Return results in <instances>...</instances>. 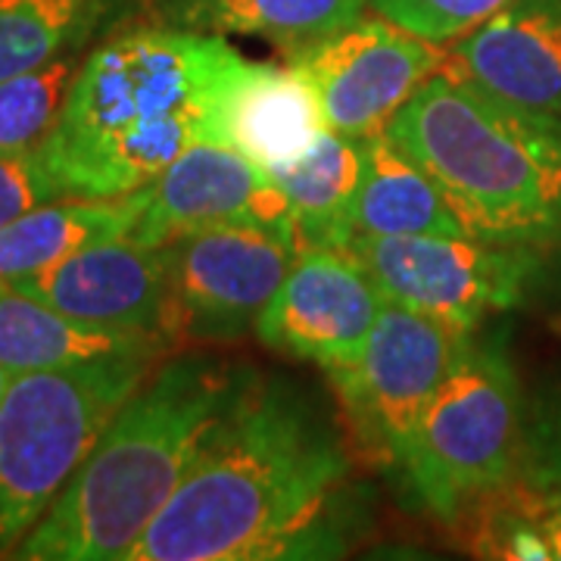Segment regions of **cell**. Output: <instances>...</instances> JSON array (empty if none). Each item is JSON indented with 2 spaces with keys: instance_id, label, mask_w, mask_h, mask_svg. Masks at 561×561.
Here are the masks:
<instances>
[{
  "instance_id": "cell-3",
  "label": "cell",
  "mask_w": 561,
  "mask_h": 561,
  "mask_svg": "<svg viewBox=\"0 0 561 561\" xmlns=\"http://www.w3.org/2000/svg\"><path fill=\"white\" fill-rule=\"evenodd\" d=\"M243 375V365L219 356L160 359L10 559L128 561L187 478Z\"/></svg>"
},
{
  "instance_id": "cell-21",
  "label": "cell",
  "mask_w": 561,
  "mask_h": 561,
  "mask_svg": "<svg viewBox=\"0 0 561 561\" xmlns=\"http://www.w3.org/2000/svg\"><path fill=\"white\" fill-rule=\"evenodd\" d=\"M122 0H0V81L84 50Z\"/></svg>"
},
{
  "instance_id": "cell-7",
  "label": "cell",
  "mask_w": 561,
  "mask_h": 561,
  "mask_svg": "<svg viewBox=\"0 0 561 561\" xmlns=\"http://www.w3.org/2000/svg\"><path fill=\"white\" fill-rule=\"evenodd\" d=\"M471 341L468 331L383 302L359 359L328 371L346 424L371 459L402 468L427 402Z\"/></svg>"
},
{
  "instance_id": "cell-4",
  "label": "cell",
  "mask_w": 561,
  "mask_h": 561,
  "mask_svg": "<svg viewBox=\"0 0 561 561\" xmlns=\"http://www.w3.org/2000/svg\"><path fill=\"white\" fill-rule=\"evenodd\" d=\"M483 243L561 247V119L486 91L443 62L387 125Z\"/></svg>"
},
{
  "instance_id": "cell-18",
  "label": "cell",
  "mask_w": 561,
  "mask_h": 561,
  "mask_svg": "<svg viewBox=\"0 0 561 561\" xmlns=\"http://www.w3.org/2000/svg\"><path fill=\"white\" fill-rule=\"evenodd\" d=\"M365 144L359 197H356V234H449L471 238L459 216L446 203L437 181L412 160L387 131Z\"/></svg>"
},
{
  "instance_id": "cell-15",
  "label": "cell",
  "mask_w": 561,
  "mask_h": 561,
  "mask_svg": "<svg viewBox=\"0 0 561 561\" xmlns=\"http://www.w3.org/2000/svg\"><path fill=\"white\" fill-rule=\"evenodd\" d=\"M328 131L316 88L294 62H253L231 106V147L268 175L297 162Z\"/></svg>"
},
{
  "instance_id": "cell-23",
  "label": "cell",
  "mask_w": 561,
  "mask_h": 561,
  "mask_svg": "<svg viewBox=\"0 0 561 561\" xmlns=\"http://www.w3.org/2000/svg\"><path fill=\"white\" fill-rule=\"evenodd\" d=\"M508 3L512 0H368L378 16L443 47L465 38Z\"/></svg>"
},
{
  "instance_id": "cell-5",
  "label": "cell",
  "mask_w": 561,
  "mask_h": 561,
  "mask_svg": "<svg viewBox=\"0 0 561 561\" xmlns=\"http://www.w3.org/2000/svg\"><path fill=\"white\" fill-rule=\"evenodd\" d=\"M160 359L106 356L10 378L0 400V559L13 556Z\"/></svg>"
},
{
  "instance_id": "cell-17",
  "label": "cell",
  "mask_w": 561,
  "mask_h": 561,
  "mask_svg": "<svg viewBox=\"0 0 561 561\" xmlns=\"http://www.w3.org/2000/svg\"><path fill=\"white\" fill-rule=\"evenodd\" d=\"M150 10L169 28L265 38L290 54L359 20L368 0H150Z\"/></svg>"
},
{
  "instance_id": "cell-6",
  "label": "cell",
  "mask_w": 561,
  "mask_h": 561,
  "mask_svg": "<svg viewBox=\"0 0 561 561\" xmlns=\"http://www.w3.org/2000/svg\"><path fill=\"white\" fill-rule=\"evenodd\" d=\"M524 431L527 405L505 346L471 341L427 402L400 471L421 508L456 524L465 508L522 474Z\"/></svg>"
},
{
  "instance_id": "cell-20",
  "label": "cell",
  "mask_w": 561,
  "mask_h": 561,
  "mask_svg": "<svg viewBox=\"0 0 561 561\" xmlns=\"http://www.w3.org/2000/svg\"><path fill=\"white\" fill-rule=\"evenodd\" d=\"M135 213V194L110 201L57 197L41 203L0 228V280L16 284L91 243L125 238L131 231Z\"/></svg>"
},
{
  "instance_id": "cell-19",
  "label": "cell",
  "mask_w": 561,
  "mask_h": 561,
  "mask_svg": "<svg viewBox=\"0 0 561 561\" xmlns=\"http://www.w3.org/2000/svg\"><path fill=\"white\" fill-rule=\"evenodd\" d=\"M365 144L337 131H324L309 153L272 172L287 194L297 247H350L356 234V197H359Z\"/></svg>"
},
{
  "instance_id": "cell-25",
  "label": "cell",
  "mask_w": 561,
  "mask_h": 561,
  "mask_svg": "<svg viewBox=\"0 0 561 561\" xmlns=\"http://www.w3.org/2000/svg\"><path fill=\"white\" fill-rule=\"evenodd\" d=\"M57 197H62L60 187L50 179L41 150L0 153V228Z\"/></svg>"
},
{
  "instance_id": "cell-1",
  "label": "cell",
  "mask_w": 561,
  "mask_h": 561,
  "mask_svg": "<svg viewBox=\"0 0 561 561\" xmlns=\"http://www.w3.org/2000/svg\"><path fill=\"white\" fill-rule=\"evenodd\" d=\"M350 474V453L300 383L247 368L187 478L128 561H256L309 556Z\"/></svg>"
},
{
  "instance_id": "cell-24",
  "label": "cell",
  "mask_w": 561,
  "mask_h": 561,
  "mask_svg": "<svg viewBox=\"0 0 561 561\" xmlns=\"http://www.w3.org/2000/svg\"><path fill=\"white\" fill-rule=\"evenodd\" d=\"M522 478L561 493V393L542 397L534 412H527Z\"/></svg>"
},
{
  "instance_id": "cell-10",
  "label": "cell",
  "mask_w": 561,
  "mask_h": 561,
  "mask_svg": "<svg viewBox=\"0 0 561 561\" xmlns=\"http://www.w3.org/2000/svg\"><path fill=\"white\" fill-rule=\"evenodd\" d=\"M316 88L331 131L371 138L446 62V47L383 16H365L324 38L284 54Z\"/></svg>"
},
{
  "instance_id": "cell-11",
  "label": "cell",
  "mask_w": 561,
  "mask_h": 561,
  "mask_svg": "<svg viewBox=\"0 0 561 561\" xmlns=\"http://www.w3.org/2000/svg\"><path fill=\"white\" fill-rule=\"evenodd\" d=\"M383 302L350 247H309L297 253L253 334L278 356L337 371L359 359Z\"/></svg>"
},
{
  "instance_id": "cell-2",
  "label": "cell",
  "mask_w": 561,
  "mask_h": 561,
  "mask_svg": "<svg viewBox=\"0 0 561 561\" xmlns=\"http://www.w3.org/2000/svg\"><path fill=\"white\" fill-rule=\"evenodd\" d=\"M250 66L221 35L119 28L84 54L41 160L62 197H128L197 144L231 147Z\"/></svg>"
},
{
  "instance_id": "cell-8",
  "label": "cell",
  "mask_w": 561,
  "mask_h": 561,
  "mask_svg": "<svg viewBox=\"0 0 561 561\" xmlns=\"http://www.w3.org/2000/svg\"><path fill=\"white\" fill-rule=\"evenodd\" d=\"M350 250L387 300L468 334L518 309L542 272V253L449 234H353Z\"/></svg>"
},
{
  "instance_id": "cell-14",
  "label": "cell",
  "mask_w": 561,
  "mask_h": 561,
  "mask_svg": "<svg viewBox=\"0 0 561 561\" xmlns=\"http://www.w3.org/2000/svg\"><path fill=\"white\" fill-rule=\"evenodd\" d=\"M446 66L505 101L561 119V0H512L449 44Z\"/></svg>"
},
{
  "instance_id": "cell-13",
  "label": "cell",
  "mask_w": 561,
  "mask_h": 561,
  "mask_svg": "<svg viewBox=\"0 0 561 561\" xmlns=\"http://www.w3.org/2000/svg\"><path fill=\"white\" fill-rule=\"evenodd\" d=\"M16 287L72 319L138 334L172 350V287L162 247L113 238L84 247Z\"/></svg>"
},
{
  "instance_id": "cell-16",
  "label": "cell",
  "mask_w": 561,
  "mask_h": 561,
  "mask_svg": "<svg viewBox=\"0 0 561 561\" xmlns=\"http://www.w3.org/2000/svg\"><path fill=\"white\" fill-rule=\"evenodd\" d=\"M140 353L165 356L169 346L138 334H119L84 324L47 302L35 300L16 284L0 280V365L10 375Z\"/></svg>"
},
{
  "instance_id": "cell-22",
  "label": "cell",
  "mask_w": 561,
  "mask_h": 561,
  "mask_svg": "<svg viewBox=\"0 0 561 561\" xmlns=\"http://www.w3.org/2000/svg\"><path fill=\"white\" fill-rule=\"evenodd\" d=\"M84 54L88 47L66 50L28 72L0 81V153L41 150V144L60 122Z\"/></svg>"
},
{
  "instance_id": "cell-26",
  "label": "cell",
  "mask_w": 561,
  "mask_h": 561,
  "mask_svg": "<svg viewBox=\"0 0 561 561\" xmlns=\"http://www.w3.org/2000/svg\"><path fill=\"white\" fill-rule=\"evenodd\" d=\"M10 378H13V375H10V371H7V368L0 365V400H3V390H7V383H10Z\"/></svg>"
},
{
  "instance_id": "cell-12",
  "label": "cell",
  "mask_w": 561,
  "mask_h": 561,
  "mask_svg": "<svg viewBox=\"0 0 561 561\" xmlns=\"http://www.w3.org/2000/svg\"><path fill=\"white\" fill-rule=\"evenodd\" d=\"M135 221L125 238L165 247L206 225H250L272 231L297 253L287 194L262 165L228 144H197L150 184L135 191Z\"/></svg>"
},
{
  "instance_id": "cell-9",
  "label": "cell",
  "mask_w": 561,
  "mask_h": 561,
  "mask_svg": "<svg viewBox=\"0 0 561 561\" xmlns=\"http://www.w3.org/2000/svg\"><path fill=\"white\" fill-rule=\"evenodd\" d=\"M175 341L234 343L256 331L297 260L290 243L250 225H206L165 247Z\"/></svg>"
}]
</instances>
